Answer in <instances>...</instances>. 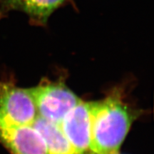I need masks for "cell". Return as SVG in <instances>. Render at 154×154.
<instances>
[{
    "label": "cell",
    "mask_w": 154,
    "mask_h": 154,
    "mask_svg": "<svg viewBox=\"0 0 154 154\" xmlns=\"http://www.w3.org/2000/svg\"><path fill=\"white\" fill-rule=\"evenodd\" d=\"M66 6L78 11L74 0H0V20L11 11H21L28 17L29 24L47 28L53 13Z\"/></svg>",
    "instance_id": "5"
},
{
    "label": "cell",
    "mask_w": 154,
    "mask_h": 154,
    "mask_svg": "<svg viewBox=\"0 0 154 154\" xmlns=\"http://www.w3.org/2000/svg\"><path fill=\"white\" fill-rule=\"evenodd\" d=\"M58 125L76 154H92L91 101L82 100Z\"/></svg>",
    "instance_id": "4"
},
{
    "label": "cell",
    "mask_w": 154,
    "mask_h": 154,
    "mask_svg": "<svg viewBox=\"0 0 154 154\" xmlns=\"http://www.w3.org/2000/svg\"></svg>",
    "instance_id": "8"
},
{
    "label": "cell",
    "mask_w": 154,
    "mask_h": 154,
    "mask_svg": "<svg viewBox=\"0 0 154 154\" xmlns=\"http://www.w3.org/2000/svg\"><path fill=\"white\" fill-rule=\"evenodd\" d=\"M0 143L11 154H47L42 135L32 125H0Z\"/></svg>",
    "instance_id": "6"
},
{
    "label": "cell",
    "mask_w": 154,
    "mask_h": 154,
    "mask_svg": "<svg viewBox=\"0 0 154 154\" xmlns=\"http://www.w3.org/2000/svg\"><path fill=\"white\" fill-rule=\"evenodd\" d=\"M32 126L42 135L47 154H76L58 124L37 116Z\"/></svg>",
    "instance_id": "7"
},
{
    "label": "cell",
    "mask_w": 154,
    "mask_h": 154,
    "mask_svg": "<svg viewBox=\"0 0 154 154\" xmlns=\"http://www.w3.org/2000/svg\"><path fill=\"white\" fill-rule=\"evenodd\" d=\"M37 116L27 89L17 86L11 76L0 77V125H32Z\"/></svg>",
    "instance_id": "3"
},
{
    "label": "cell",
    "mask_w": 154,
    "mask_h": 154,
    "mask_svg": "<svg viewBox=\"0 0 154 154\" xmlns=\"http://www.w3.org/2000/svg\"><path fill=\"white\" fill-rule=\"evenodd\" d=\"M141 113L126 101L120 87L113 88L103 99L91 101L92 154H119L133 123Z\"/></svg>",
    "instance_id": "1"
},
{
    "label": "cell",
    "mask_w": 154,
    "mask_h": 154,
    "mask_svg": "<svg viewBox=\"0 0 154 154\" xmlns=\"http://www.w3.org/2000/svg\"><path fill=\"white\" fill-rule=\"evenodd\" d=\"M26 89L38 116L56 124H60L66 113L82 101L62 81L43 79Z\"/></svg>",
    "instance_id": "2"
}]
</instances>
